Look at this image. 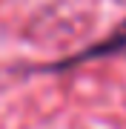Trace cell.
Segmentation results:
<instances>
[{
  "instance_id": "cell-1",
  "label": "cell",
  "mask_w": 126,
  "mask_h": 129,
  "mask_svg": "<svg viewBox=\"0 0 126 129\" xmlns=\"http://www.w3.org/2000/svg\"><path fill=\"white\" fill-rule=\"evenodd\" d=\"M117 52H126V23L120 29H115L109 37H103V40H95L89 49L77 52V55L66 57V60H57V63H49L46 72H66V69H75L80 63H89V60H100V57H112Z\"/></svg>"
}]
</instances>
